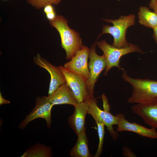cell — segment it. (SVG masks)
<instances>
[{"mask_svg": "<svg viewBox=\"0 0 157 157\" xmlns=\"http://www.w3.org/2000/svg\"><path fill=\"white\" fill-rule=\"evenodd\" d=\"M49 23L59 33L61 47L66 53V59L71 60L83 46L79 34L69 28L68 22L61 15H56L53 20L49 21Z\"/></svg>", "mask_w": 157, "mask_h": 157, "instance_id": "2", "label": "cell"}, {"mask_svg": "<svg viewBox=\"0 0 157 157\" xmlns=\"http://www.w3.org/2000/svg\"><path fill=\"white\" fill-rule=\"evenodd\" d=\"M123 154L125 156L128 157H134L135 155L133 153L131 149L128 147H123Z\"/></svg>", "mask_w": 157, "mask_h": 157, "instance_id": "20", "label": "cell"}, {"mask_svg": "<svg viewBox=\"0 0 157 157\" xmlns=\"http://www.w3.org/2000/svg\"><path fill=\"white\" fill-rule=\"evenodd\" d=\"M101 98L103 103V110L98 107L97 99L94 97H90L86 101L89 104L88 113L91 115L95 121H101L103 122L113 140L116 141L119 135L114 130L113 126L114 125H117V118L110 113V106L104 94L101 95Z\"/></svg>", "mask_w": 157, "mask_h": 157, "instance_id": "3", "label": "cell"}, {"mask_svg": "<svg viewBox=\"0 0 157 157\" xmlns=\"http://www.w3.org/2000/svg\"><path fill=\"white\" fill-rule=\"evenodd\" d=\"M122 78L132 86V94L127 100L129 103L147 104L157 101V81L134 78L129 76L124 69Z\"/></svg>", "mask_w": 157, "mask_h": 157, "instance_id": "1", "label": "cell"}, {"mask_svg": "<svg viewBox=\"0 0 157 157\" xmlns=\"http://www.w3.org/2000/svg\"><path fill=\"white\" fill-rule=\"evenodd\" d=\"M90 51L88 47L83 46L69 61L64 65V67L87 80L90 74L88 63Z\"/></svg>", "mask_w": 157, "mask_h": 157, "instance_id": "9", "label": "cell"}, {"mask_svg": "<svg viewBox=\"0 0 157 157\" xmlns=\"http://www.w3.org/2000/svg\"><path fill=\"white\" fill-rule=\"evenodd\" d=\"M138 15L141 24L153 29L157 26V14L151 11L147 7L141 6Z\"/></svg>", "mask_w": 157, "mask_h": 157, "instance_id": "16", "label": "cell"}, {"mask_svg": "<svg viewBox=\"0 0 157 157\" xmlns=\"http://www.w3.org/2000/svg\"><path fill=\"white\" fill-rule=\"evenodd\" d=\"M97 126V131L99 138V143L97 150L94 156L99 157L101 154L103 149L105 131L104 123L101 121H95Z\"/></svg>", "mask_w": 157, "mask_h": 157, "instance_id": "18", "label": "cell"}, {"mask_svg": "<svg viewBox=\"0 0 157 157\" xmlns=\"http://www.w3.org/2000/svg\"><path fill=\"white\" fill-rule=\"evenodd\" d=\"M96 43H94L90 49L88 63L90 74L87 79L88 91L90 96L94 97V88L101 73L106 67V60L104 55L99 56L95 51Z\"/></svg>", "mask_w": 157, "mask_h": 157, "instance_id": "8", "label": "cell"}, {"mask_svg": "<svg viewBox=\"0 0 157 157\" xmlns=\"http://www.w3.org/2000/svg\"><path fill=\"white\" fill-rule=\"evenodd\" d=\"M35 103L31 111L20 123L18 126L20 129H24L29 122L39 118L45 119L47 127H51V111L53 105L46 99L45 96L42 97L38 96L35 100Z\"/></svg>", "mask_w": 157, "mask_h": 157, "instance_id": "7", "label": "cell"}, {"mask_svg": "<svg viewBox=\"0 0 157 157\" xmlns=\"http://www.w3.org/2000/svg\"><path fill=\"white\" fill-rule=\"evenodd\" d=\"M52 154V150L50 147L38 143L31 146L21 157H50Z\"/></svg>", "mask_w": 157, "mask_h": 157, "instance_id": "17", "label": "cell"}, {"mask_svg": "<svg viewBox=\"0 0 157 157\" xmlns=\"http://www.w3.org/2000/svg\"><path fill=\"white\" fill-rule=\"evenodd\" d=\"M34 63L39 67L44 69L50 75V81L48 95L53 93L60 86L66 84L65 77L58 67L52 64L39 54L33 58Z\"/></svg>", "mask_w": 157, "mask_h": 157, "instance_id": "10", "label": "cell"}, {"mask_svg": "<svg viewBox=\"0 0 157 157\" xmlns=\"http://www.w3.org/2000/svg\"><path fill=\"white\" fill-rule=\"evenodd\" d=\"M10 103V101L5 99L1 93L0 92V105L6 104H9Z\"/></svg>", "mask_w": 157, "mask_h": 157, "instance_id": "24", "label": "cell"}, {"mask_svg": "<svg viewBox=\"0 0 157 157\" xmlns=\"http://www.w3.org/2000/svg\"><path fill=\"white\" fill-rule=\"evenodd\" d=\"M45 97L53 106L67 104L75 107L78 104L71 90L66 84L60 86L51 95Z\"/></svg>", "mask_w": 157, "mask_h": 157, "instance_id": "13", "label": "cell"}, {"mask_svg": "<svg viewBox=\"0 0 157 157\" xmlns=\"http://www.w3.org/2000/svg\"><path fill=\"white\" fill-rule=\"evenodd\" d=\"M46 15L47 19L50 21L53 20L56 16L55 11L46 14Z\"/></svg>", "mask_w": 157, "mask_h": 157, "instance_id": "23", "label": "cell"}, {"mask_svg": "<svg viewBox=\"0 0 157 157\" xmlns=\"http://www.w3.org/2000/svg\"><path fill=\"white\" fill-rule=\"evenodd\" d=\"M150 8L154 10L157 14V0H151L149 4Z\"/></svg>", "mask_w": 157, "mask_h": 157, "instance_id": "22", "label": "cell"}, {"mask_svg": "<svg viewBox=\"0 0 157 157\" xmlns=\"http://www.w3.org/2000/svg\"><path fill=\"white\" fill-rule=\"evenodd\" d=\"M63 73L66 84L70 88L78 103L87 101L91 97L88 91L86 79L70 72L63 66L58 67Z\"/></svg>", "mask_w": 157, "mask_h": 157, "instance_id": "6", "label": "cell"}, {"mask_svg": "<svg viewBox=\"0 0 157 157\" xmlns=\"http://www.w3.org/2000/svg\"><path fill=\"white\" fill-rule=\"evenodd\" d=\"M115 116L117 119V132L130 131L142 137L157 139L156 129L152 128H148L135 122H129L125 119L124 114L122 113L116 114Z\"/></svg>", "mask_w": 157, "mask_h": 157, "instance_id": "11", "label": "cell"}, {"mask_svg": "<svg viewBox=\"0 0 157 157\" xmlns=\"http://www.w3.org/2000/svg\"><path fill=\"white\" fill-rule=\"evenodd\" d=\"M135 16L134 14L128 16H121L118 19L111 20L104 19L103 20L108 23H111L113 26L104 25L102 32L99 35L108 33L113 37L114 40L112 45L117 47H124L128 46V43L126 40V34L127 29L133 25L135 23Z\"/></svg>", "mask_w": 157, "mask_h": 157, "instance_id": "4", "label": "cell"}, {"mask_svg": "<svg viewBox=\"0 0 157 157\" xmlns=\"http://www.w3.org/2000/svg\"><path fill=\"white\" fill-rule=\"evenodd\" d=\"M132 112L140 116L151 128H157V101L147 104H137L131 107Z\"/></svg>", "mask_w": 157, "mask_h": 157, "instance_id": "12", "label": "cell"}, {"mask_svg": "<svg viewBox=\"0 0 157 157\" xmlns=\"http://www.w3.org/2000/svg\"></svg>", "mask_w": 157, "mask_h": 157, "instance_id": "26", "label": "cell"}, {"mask_svg": "<svg viewBox=\"0 0 157 157\" xmlns=\"http://www.w3.org/2000/svg\"><path fill=\"white\" fill-rule=\"evenodd\" d=\"M74 108V112L68 117V122L73 131L78 135L85 127V118L88 113L89 104L86 101L78 103Z\"/></svg>", "mask_w": 157, "mask_h": 157, "instance_id": "14", "label": "cell"}, {"mask_svg": "<svg viewBox=\"0 0 157 157\" xmlns=\"http://www.w3.org/2000/svg\"><path fill=\"white\" fill-rule=\"evenodd\" d=\"M27 2L36 9L44 8L48 4H58L61 0H27Z\"/></svg>", "mask_w": 157, "mask_h": 157, "instance_id": "19", "label": "cell"}, {"mask_svg": "<svg viewBox=\"0 0 157 157\" xmlns=\"http://www.w3.org/2000/svg\"><path fill=\"white\" fill-rule=\"evenodd\" d=\"M77 136L76 142L70 151V156L73 157H91L85 127Z\"/></svg>", "mask_w": 157, "mask_h": 157, "instance_id": "15", "label": "cell"}, {"mask_svg": "<svg viewBox=\"0 0 157 157\" xmlns=\"http://www.w3.org/2000/svg\"><path fill=\"white\" fill-rule=\"evenodd\" d=\"M98 47L103 51L106 60V67L104 75H107L108 72L113 67H116L119 70L122 68L119 65L121 57L129 53L138 52L144 53L138 46L129 43L127 46L117 47L108 44L105 40L96 42Z\"/></svg>", "mask_w": 157, "mask_h": 157, "instance_id": "5", "label": "cell"}, {"mask_svg": "<svg viewBox=\"0 0 157 157\" xmlns=\"http://www.w3.org/2000/svg\"><path fill=\"white\" fill-rule=\"evenodd\" d=\"M55 11L53 6L51 4H48L44 8V12L45 14Z\"/></svg>", "mask_w": 157, "mask_h": 157, "instance_id": "21", "label": "cell"}, {"mask_svg": "<svg viewBox=\"0 0 157 157\" xmlns=\"http://www.w3.org/2000/svg\"><path fill=\"white\" fill-rule=\"evenodd\" d=\"M153 29V37L157 43V26Z\"/></svg>", "mask_w": 157, "mask_h": 157, "instance_id": "25", "label": "cell"}]
</instances>
